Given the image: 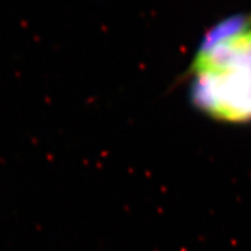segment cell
I'll return each instance as SVG.
<instances>
[{"mask_svg": "<svg viewBox=\"0 0 251 251\" xmlns=\"http://www.w3.org/2000/svg\"><path fill=\"white\" fill-rule=\"evenodd\" d=\"M193 106L232 125L251 123V13L217 21L198 44L188 72Z\"/></svg>", "mask_w": 251, "mask_h": 251, "instance_id": "6da1fadb", "label": "cell"}]
</instances>
